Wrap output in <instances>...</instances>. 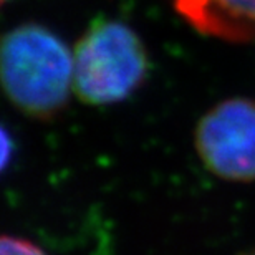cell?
I'll list each match as a JSON object with an SVG mask.
<instances>
[{"mask_svg":"<svg viewBox=\"0 0 255 255\" xmlns=\"http://www.w3.org/2000/svg\"><path fill=\"white\" fill-rule=\"evenodd\" d=\"M199 159L219 179L255 181V100H222L202 115L194 132Z\"/></svg>","mask_w":255,"mask_h":255,"instance_id":"obj_3","label":"cell"},{"mask_svg":"<svg viewBox=\"0 0 255 255\" xmlns=\"http://www.w3.org/2000/svg\"><path fill=\"white\" fill-rule=\"evenodd\" d=\"M2 86L15 108L35 120H52L73 93V52L40 23H22L3 35Z\"/></svg>","mask_w":255,"mask_h":255,"instance_id":"obj_1","label":"cell"},{"mask_svg":"<svg viewBox=\"0 0 255 255\" xmlns=\"http://www.w3.org/2000/svg\"><path fill=\"white\" fill-rule=\"evenodd\" d=\"M0 255H47L37 244L17 236H3L0 241Z\"/></svg>","mask_w":255,"mask_h":255,"instance_id":"obj_5","label":"cell"},{"mask_svg":"<svg viewBox=\"0 0 255 255\" xmlns=\"http://www.w3.org/2000/svg\"><path fill=\"white\" fill-rule=\"evenodd\" d=\"M149 58L134 30L120 20L98 18L73 50V93L86 105L121 103L144 83Z\"/></svg>","mask_w":255,"mask_h":255,"instance_id":"obj_2","label":"cell"},{"mask_svg":"<svg viewBox=\"0 0 255 255\" xmlns=\"http://www.w3.org/2000/svg\"><path fill=\"white\" fill-rule=\"evenodd\" d=\"M241 255H255V247H254V249H251V251H247V252L241 254Z\"/></svg>","mask_w":255,"mask_h":255,"instance_id":"obj_6","label":"cell"},{"mask_svg":"<svg viewBox=\"0 0 255 255\" xmlns=\"http://www.w3.org/2000/svg\"><path fill=\"white\" fill-rule=\"evenodd\" d=\"M2 2H3V3H5V2H7V0H2Z\"/></svg>","mask_w":255,"mask_h":255,"instance_id":"obj_7","label":"cell"},{"mask_svg":"<svg viewBox=\"0 0 255 255\" xmlns=\"http://www.w3.org/2000/svg\"><path fill=\"white\" fill-rule=\"evenodd\" d=\"M172 3L199 33L232 43L255 40V0H172Z\"/></svg>","mask_w":255,"mask_h":255,"instance_id":"obj_4","label":"cell"}]
</instances>
